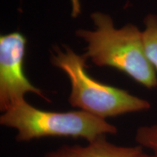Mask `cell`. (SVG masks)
<instances>
[{
  "instance_id": "cell-4",
  "label": "cell",
  "mask_w": 157,
  "mask_h": 157,
  "mask_svg": "<svg viewBox=\"0 0 157 157\" xmlns=\"http://www.w3.org/2000/svg\"><path fill=\"white\" fill-rule=\"evenodd\" d=\"M26 39L19 32L0 36V110L8 111L32 93L50 102L42 91L29 81L23 71Z\"/></svg>"
},
{
  "instance_id": "cell-6",
  "label": "cell",
  "mask_w": 157,
  "mask_h": 157,
  "mask_svg": "<svg viewBox=\"0 0 157 157\" xmlns=\"http://www.w3.org/2000/svg\"><path fill=\"white\" fill-rule=\"evenodd\" d=\"M146 29L143 31V43L147 58L157 71V16L148 15L144 20Z\"/></svg>"
},
{
  "instance_id": "cell-2",
  "label": "cell",
  "mask_w": 157,
  "mask_h": 157,
  "mask_svg": "<svg viewBox=\"0 0 157 157\" xmlns=\"http://www.w3.org/2000/svg\"><path fill=\"white\" fill-rule=\"evenodd\" d=\"M64 49L63 52L55 48L51 63L69 78L71 90L68 102L71 106L103 119L150 109V103L146 100L101 83L88 75L87 54L78 56L68 47Z\"/></svg>"
},
{
  "instance_id": "cell-3",
  "label": "cell",
  "mask_w": 157,
  "mask_h": 157,
  "mask_svg": "<svg viewBox=\"0 0 157 157\" xmlns=\"http://www.w3.org/2000/svg\"><path fill=\"white\" fill-rule=\"evenodd\" d=\"M0 124L16 129L15 138L18 142H29L46 137H81L90 142L117 132V127L105 119L84 111H42L25 101L4 112L0 117Z\"/></svg>"
},
{
  "instance_id": "cell-1",
  "label": "cell",
  "mask_w": 157,
  "mask_h": 157,
  "mask_svg": "<svg viewBox=\"0 0 157 157\" xmlns=\"http://www.w3.org/2000/svg\"><path fill=\"white\" fill-rule=\"evenodd\" d=\"M95 31L79 29L76 35L87 42V56L98 66L121 71L147 88L157 87L156 70L145 52L143 32L132 24L117 29L109 15L94 13Z\"/></svg>"
},
{
  "instance_id": "cell-7",
  "label": "cell",
  "mask_w": 157,
  "mask_h": 157,
  "mask_svg": "<svg viewBox=\"0 0 157 157\" xmlns=\"http://www.w3.org/2000/svg\"><path fill=\"white\" fill-rule=\"evenodd\" d=\"M135 140L138 146L151 149L157 156V124L137 129Z\"/></svg>"
},
{
  "instance_id": "cell-5",
  "label": "cell",
  "mask_w": 157,
  "mask_h": 157,
  "mask_svg": "<svg viewBox=\"0 0 157 157\" xmlns=\"http://www.w3.org/2000/svg\"><path fill=\"white\" fill-rule=\"evenodd\" d=\"M143 153L140 146H117L108 140L106 136H102L84 146L63 145L43 157H139Z\"/></svg>"
},
{
  "instance_id": "cell-9",
  "label": "cell",
  "mask_w": 157,
  "mask_h": 157,
  "mask_svg": "<svg viewBox=\"0 0 157 157\" xmlns=\"http://www.w3.org/2000/svg\"><path fill=\"white\" fill-rule=\"evenodd\" d=\"M139 157H157V156H148V155L145 154L144 153H143L142 154H140V156H139Z\"/></svg>"
},
{
  "instance_id": "cell-8",
  "label": "cell",
  "mask_w": 157,
  "mask_h": 157,
  "mask_svg": "<svg viewBox=\"0 0 157 157\" xmlns=\"http://www.w3.org/2000/svg\"><path fill=\"white\" fill-rule=\"evenodd\" d=\"M72 5L71 15L73 17H77L81 13V6H80L79 0H71Z\"/></svg>"
}]
</instances>
